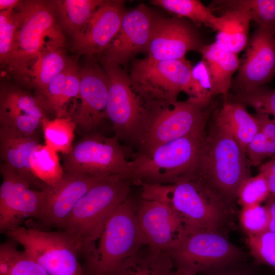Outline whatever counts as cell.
Returning <instances> with one entry per match:
<instances>
[{"mask_svg": "<svg viewBox=\"0 0 275 275\" xmlns=\"http://www.w3.org/2000/svg\"><path fill=\"white\" fill-rule=\"evenodd\" d=\"M12 48L5 66L28 82L32 69L46 53L63 48L66 38L57 21L53 1H20Z\"/></svg>", "mask_w": 275, "mask_h": 275, "instance_id": "cell-1", "label": "cell"}, {"mask_svg": "<svg viewBox=\"0 0 275 275\" xmlns=\"http://www.w3.org/2000/svg\"><path fill=\"white\" fill-rule=\"evenodd\" d=\"M250 166L246 153L230 132L214 121L190 178L207 185L231 204L242 182L251 176Z\"/></svg>", "mask_w": 275, "mask_h": 275, "instance_id": "cell-2", "label": "cell"}, {"mask_svg": "<svg viewBox=\"0 0 275 275\" xmlns=\"http://www.w3.org/2000/svg\"><path fill=\"white\" fill-rule=\"evenodd\" d=\"M143 199L163 204L194 228L219 231L230 213V204L212 189L193 179L160 184L140 182Z\"/></svg>", "mask_w": 275, "mask_h": 275, "instance_id": "cell-3", "label": "cell"}, {"mask_svg": "<svg viewBox=\"0 0 275 275\" xmlns=\"http://www.w3.org/2000/svg\"><path fill=\"white\" fill-rule=\"evenodd\" d=\"M130 181L118 176L101 178L78 201L60 227L85 255L100 237L113 213L129 198Z\"/></svg>", "mask_w": 275, "mask_h": 275, "instance_id": "cell-4", "label": "cell"}, {"mask_svg": "<svg viewBox=\"0 0 275 275\" xmlns=\"http://www.w3.org/2000/svg\"><path fill=\"white\" fill-rule=\"evenodd\" d=\"M138 204L128 198L109 217L97 244L85 255V275H115L126 259L148 244L138 222Z\"/></svg>", "mask_w": 275, "mask_h": 275, "instance_id": "cell-5", "label": "cell"}, {"mask_svg": "<svg viewBox=\"0 0 275 275\" xmlns=\"http://www.w3.org/2000/svg\"><path fill=\"white\" fill-rule=\"evenodd\" d=\"M206 137L205 129L161 145L133 160L128 180L167 184L187 179L194 174Z\"/></svg>", "mask_w": 275, "mask_h": 275, "instance_id": "cell-6", "label": "cell"}, {"mask_svg": "<svg viewBox=\"0 0 275 275\" xmlns=\"http://www.w3.org/2000/svg\"><path fill=\"white\" fill-rule=\"evenodd\" d=\"M101 64L109 82L105 119L112 122L118 139L139 141L157 100L145 95L120 65Z\"/></svg>", "mask_w": 275, "mask_h": 275, "instance_id": "cell-7", "label": "cell"}, {"mask_svg": "<svg viewBox=\"0 0 275 275\" xmlns=\"http://www.w3.org/2000/svg\"><path fill=\"white\" fill-rule=\"evenodd\" d=\"M209 104L204 106L189 99L174 102L157 101L139 140L142 153L188 134L205 129L211 112Z\"/></svg>", "mask_w": 275, "mask_h": 275, "instance_id": "cell-8", "label": "cell"}, {"mask_svg": "<svg viewBox=\"0 0 275 275\" xmlns=\"http://www.w3.org/2000/svg\"><path fill=\"white\" fill-rule=\"evenodd\" d=\"M6 234L49 275H85L78 260L79 250L64 231L18 226Z\"/></svg>", "mask_w": 275, "mask_h": 275, "instance_id": "cell-9", "label": "cell"}, {"mask_svg": "<svg viewBox=\"0 0 275 275\" xmlns=\"http://www.w3.org/2000/svg\"><path fill=\"white\" fill-rule=\"evenodd\" d=\"M118 140L116 136L99 133L87 135L63 155L65 173L79 172L100 178L118 176L128 180L133 161L127 159Z\"/></svg>", "mask_w": 275, "mask_h": 275, "instance_id": "cell-10", "label": "cell"}, {"mask_svg": "<svg viewBox=\"0 0 275 275\" xmlns=\"http://www.w3.org/2000/svg\"><path fill=\"white\" fill-rule=\"evenodd\" d=\"M168 253L177 268L197 275L232 262L241 252L219 231L196 229Z\"/></svg>", "mask_w": 275, "mask_h": 275, "instance_id": "cell-11", "label": "cell"}, {"mask_svg": "<svg viewBox=\"0 0 275 275\" xmlns=\"http://www.w3.org/2000/svg\"><path fill=\"white\" fill-rule=\"evenodd\" d=\"M192 68L185 58L152 60L147 57L132 62L129 75L150 99L174 102L179 94L184 92Z\"/></svg>", "mask_w": 275, "mask_h": 275, "instance_id": "cell-12", "label": "cell"}, {"mask_svg": "<svg viewBox=\"0 0 275 275\" xmlns=\"http://www.w3.org/2000/svg\"><path fill=\"white\" fill-rule=\"evenodd\" d=\"M0 171L3 180L0 186V231L20 226L25 218L38 219L45 207L50 187L34 190L16 171L2 162Z\"/></svg>", "mask_w": 275, "mask_h": 275, "instance_id": "cell-13", "label": "cell"}, {"mask_svg": "<svg viewBox=\"0 0 275 275\" xmlns=\"http://www.w3.org/2000/svg\"><path fill=\"white\" fill-rule=\"evenodd\" d=\"M137 216L148 245L167 253L197 229L177 211L154 201L142 199L138 204Z\"/></svg>", "mask_w": 275, "mask_h": 275, "instance_id": "cell-14", "label": "cell"}, {"mask_svg": "<svg viewBox=\"0 0 275 275\" xmlns=\"http://www.w3.org/2000/svg\"><path fill=\"white\" fill-rule=\"evenodd\" d=\"M155 19L143 3L126 11L118 33L100 56L101 63L125 66L139 53L147 52Z\"/></svg>", "mask_w": 275, "mask_h": 275, "instance_id": "cell-15", "label": "cell"}, {"mask_svg": "<svg viewBox=\"0 0 275 275\" xmlns=\"http://www.w3.org/2000/svg\"><path fill=\"white\" fill-rule=\"evenodd\" d=\"M246 47L238 73L232 80L238 92L263 86L275 76V35L272 29L257 26Z\"/></svg>", "mask_w": 275, "mask_h": 275, "instance_id": "cell-16", "label": "cell"}, {"mask_svg": "<svg viewBox=\"0 0 275 275\" xmlns=\"http://www.w3.org/2000/svg\"><path fill=\"white\" fill-rule=\"evenodd\" d=\"M205 45L196 29L185 19L176 16L156 18L147 58L152 60L182 59L190 51L200 52Z\"/></svg>", "mask_w": 275, "mask_h": 275, "instance_id": "cell-17", "label": "cell"}, {"mask_svg": "<svg viewBox=\"0 0 275 275\" xmlns=\"http://www.w3.org/2000/svg\"><path fill=\"white\" fill-rule=\"evenodd\" d=\"M126 12L124 1H104L73 37L71 50L78 56H101L118 33Z\"/></svg>", "mask_w": 275, "mask_h": 275, "instance_id": "cell-18", "label": "cell"}, {"mask_svg": "<svg viewBox=\"0 0 275 275\" xmlns=\"http://www.w3.org/2000/svg\"><path fill=\"white\" fill-rule=\"evenodd\" d=\"M80 89L70 114L76 127L89 131L105 119L109 82L104 69L90 63L79 68Z\"/></svg>", "mask_w": 275, "mask_h": 275, "instance_id": "cell-19", "label": "cell"}, {"mask_svg": "<svg viewBox=\"0 0 275 275\" xmlns=\"http://www.w3.org/2000/svg\"><path fill=\"white\" fill-rule=\"evenodd\" d=\"M41 98L13 85L3 84L0 89V126L23 134L37 135L46 116Z\"/></svg>", "mask_w": 275, "mask_h": 275, "instance_id": "cell-20", "label": "cell"}, {"mask_svg": "<svg viewBox=\"0 0 275 275\" xmlns=\"http://www.w3.org/2000/svg\"><path fill=\"white\" fill-rule=\"evenodd\" d=\"M101 178L79 172L65 173L57 186L50 187L45 207L37 219L45 226L60 228L80 198Z\"/></svg>", "mask_w": 275, "mask_h": 275, "instance_id": "cell-21", "label": "cell"}, {"mask_svg": "<svg viewBox=\"0 0 275 275\" xmlns=\"http://www.w3.org/2000/svg\"><path fill=\"white\" fill-rule=\"evenodd\" d=\"M40 144L37 135L23 134L14 129L0 126V156L4 162L15 170L30 186L39 189L48 187L33 175L30 160L34 151Z\"/></svg>", "mask_w": 275, "mask_h": 275, "instance_id": "cell-22", "label": "cell"}, {"mask_svg": "<svg viewBox=\"0 0 275 275\" xmlns=\"http://www.w3.org/2000/svg\"><path fill=\"white\" fill-rule=\"evenodd\" d=\"M79 67L76 60H71L67 67L49 84L44 93L38 96L47 112L56 117H70L67 104L75 100L79 93Z\"/></svg>", "mask_w": 275, "mask_h": 275, "instance_id": "cell-23", "label": "cell"}, {"mask_svg": "<svg viewBox=\"0 0 275 275\" xmlns=\"http://www.w3.org/2000/svg\"><path fill=\"white\" fill-rule=\"evenodd\" d=\"M210 75L213 96L222 95L224 101L232 85V76L240 66L238 54L231 52L215 41L205 45L201 50Z\"/></svg>", "mask_w": 275, "mask_h": 275, "instance_id": "cell-24", "label": "cell"}, {"mask_svg": "<svg viewBox=\"0 0 275 275\" xmlns=\"http://www.w3.org/2000/svg\"><path fill=\"white\" fill-rule=\"evenodd\" d=\"M214 121L230 132L246 153L249 144L259 130L254 115L248 112L244 104L236 101H224Z\"/></svg>", "mask_w": 275, "mask_h": 275, "instance_id": "cell-25", "label": "cell"}, {"mask_svg": "<svg viewBox=\"0 0 275 275\" xmlns=\"http://www.w3.org/2000/svg\"><path fill=\"white\" fill-rule=\"evenodd\" d=\"M217 16L215 42L225 49L238 54L249 42L251 20L243 12L227 9Z\"/></svg>", "mask_w": 275, "mask_h": 275, "instance_id": "cell-26", "label": "cell"}, {"mask_svg": "<svg viewBox=\"0 0 275 275\" xmlns=\"http://www.w3.org/2000/svg\"><path fill=\"white\" fill-rule=\"evenodd\" d=\"M174 265L167 252L147 244L126 259L115 275H169Z\"/></svg>", "mask_w": 275, "mask_h": 275, "instance_id": "cell-27", "label": "cell"}, {"mask_svg": "<svg viewBox=\"0 0 275 275\" xmlns=\"http://www.w3.org/2000/svg\"><path fill=\"white\" fill-rule=\"evenodd\" d=\"M103 0L53 1L63 28L72 37L76 35Z\"/></svg>", "mask_w": 275, "mask_h": 275, "instance_id": "cell-28", "label": "cell"}, {"mask_svg": "<svg viewBox=\"0 0 275 275\" xmlns=\"http://www.w3.org/2000/svg\"><path fill=\"white\" fill-rule=\"evenodd\" d=\"M209 7L212 11L238 9L257 26L272 29L275 25V0H218L211 2Z\"/></svg>", "mask_w": 275, "mask_h": 275, "instance_id": "cell-29", "label": "cell"}, {"mask_svg": "<svg viewBox=\"0 0 275 275\" xmlns=\"http://www.w3.org/2000/svg\"><path fill=\"white\" fill-rule=\"evenodd\" d=\"M71 60L62 48L46 53L34 66L28 83L36 89L37 96L42 95L51 81L67 67Z\"/></svg>", "mask_w": 275, "mask_h": 275, "instance_id": "cell-30", "label": "cell"}, {"mask_svg": "<svg viewBox=\"0 0 275 275\" xmlns=\"http://www.w3.org/2000/svg\"><path fill=\"white\" fill-rule=\"evenodd\" d=\"M11 240L0 245V275H49L24 251L17 249Z\"/></svg>", "mask_w": 275, "mask_h": 275, "instance_id": "cell-31", "label": "cell"}, {"mask_svg": "<svg viewBox=\"0 0 275 275\" xmlns=\"http://www.w3.org/2000/svg\"><path fill=\"white\" fill-rule=\"evenodd\" d=\"M57 153L46 145H40L33 153L30 160L34 176L51 188L60 183L65 173Z\"/></svg>", "mask_w": 275, "mask_h": 275, "instance_id": "cell-32", "label": "cell"}, {"mask_svg": "<svg viewBox=\"0 0 275 275\" xmlns=\"http://www.w3.org/2000/svg\"><path fill=\"white\" fill-rule=\"evenodd\" d=\"M152 3L197 25L204 24L215 31L217 16L210 8L198 0H153Z\"/></svg>", "mask_w": 275, "mask_h": 275, "instance_id": "cell-33", "label": "cell"}, {"mask_svg": "<svg viewBox=\"0 0 275 275\" xmlns=\"http://www.w3.org/2000/svg\"><path fill=\"white\" fill-rule=\"evenodd\" d=\"M76 127L70 117L46 118L42 124L45 145L63 155L70 152L73 147Z\"/></svg>", "mask_w": 275, "mask_h": 275, "instance_id": "cell-34", "label": "cell"}, {"mask_svg": "<svg viewBox=\"0 0 275 275\" xmlns=\"http://www.w3.org/2000/svg\"><path fill=\"white\" fill-rule=\"evenodd\" d=\"M188 99L204 106L211 103L213 96L211 79L205 62L202 60L191 70L189 82L184 91Z\"/></svg>", "mask_w": 275, "mask_h": 275, "instance_id": "cell-35", "label": "cell"}, {"mask_svg": "<svg viewBox=\"0 0 275 275\" xmlns=\"http://www.w3.org/2000/svg\"><path fill=\"white\" fill-rule=\"evenodd\" d=\"M253 107L256 113L272 115L275 121V90L262 86L237 92L234 100Z\"/></svg>", "mask_w": 275, "mask_h": 275, "instance_id": "cell-36", "label": "cell"}, {"mask_svg": "<svg viewBox=\"0 0 275 275\" xmlns=\"http://www.w3.org/2000/svg\"><path fill=\"white\" fill-rule=\"evenodd\" d=\"M270 195L267 180L260 173L245 179L239 187L237 198L242 207L260 204Z\"/></svg>", "mask_w": 275, "mask_h": 275, "instance_id": "cell-37", "label": "cell"}, {"mask_svg": "<svg viewBox=\"0 0 275 275\" xmlns=\"http://www.w3.org/2000/svg\"><path fill=\"white\" fill-rule=\"evenodd\" d=\"M269 219V213L266 206L255 204L242 207L240 222L248 236L258 235L267 231Z\"/></svg>", "mask_w": 275, "mask_h": 275, "instance_id": "cell-38", "label": "cell"}, {"mask_svg": "<svg viewBox=\"0 0 275 275\" xmlns=\"http://www.w3.org/2000/svg\"><path fill=\"white\" fill-rule=\"evenodd\" d=\"M248 244L257 261L275 268V232L267 230L258 235H249Z\"/></svg>", "mask_w": 275, "mask_h": 275, "instance_id": "cell-39", "label": "cell"}, {"mask_svg": "<svg viewBox=\"0 0 275 275\" xmlns=\"http://www.w3.org/2000/svg\"><path fill=\"white\" fill-rule=\"evenodd\" d=\"M16 28L14 9L0 12V62L5 66L11 53Z\"/></svg>", "mask_w": 275, "mask_h": 275, "instance_id": "cell-40", "label": "cell"}, {"mask_svg": "<svg viewBox=\"0 0 275 275\" xmlns=\"http://www.w3.org/2000/svg\"><path fill=\"white\" fill-rule=\"evenodd\" d=\"M246 155L251 166H256L267 157V146L266 138L260 131L255 135L249 144Z\"/></svg>", "mask_w": 275, "mask_h": 275, "instance_id": "cell-41", "label": "cell"}, {"mask_svg": "<svg viewBox=\"0 0 275 275\" xmlns=\"http://www.w3.org/2000/svg\"><path fill=\"white\" fill-rule=\"evenodd\" d=\"M259 170L267 180L270 194L275 198V157L262 164Z\"/></svg>", "mask_w": 275, "mask_h": 275, "instance_id": "cell-42", "label": "cell"}, {"mask_svg": "<svg viewBox=\"0 0 275 275\" xmlns=\"http://www.w3.org/2000/svg\"><path fill=\"white\" fill-rule=\"evenodd\" d=\"M269 213V223L268 231L275 232V198L266 206Z\"/></svg>", "mask_w": 275, "mask_h": 275, "instance_id": "cell-43", "label": "cell"}, {"mask_svg": "<svg viewBox=\"0 0 275 275\" xmlns=\"http://www.w3.org/2000/svg\"><path fill=\"white\" fill-rule=\"evenodd\" d=\"M20 1L18 0H0L1 11L14 9Z\"/></svg>", "mask_w": 275, "mask_h": 275, "instance_id": "cell-44", "label": "cell"}, {"mask_svg": "<svg viewBox=\"0 0 275 275\" xmlns=\"http://www.w3.org/2000/svg\"><path fill=\"white\" fill-rule=\"evenodd\" d=\"M213 275H250L247 272L242 271H233L218 273Z\"/></svg>", "mask_w": 275, "mask_h": 275, "instance_id": "cell-45", "label": "cell"}, {"mask_svg": "<svg viewBox=\"0 0 275 275\" xmlns=\"http://www.w3.org/2000/svg\"><path fill=\"white\" fill-rule=\"evenodd\" d=\"M169 275H190L180 269L177 268L175 270H172Z\"/></svg>", "mask_w": 275, "mask_h": 275, "instance_id": "cell-46", "label": "cell"}, {"mask_svg": "<svg viewBox=\"0 0 275 275\" xmlns=\"http://www.w3.org/2000/svg\"><path fill=\"white\" fill-rule=\"evenodd\" d=\"M272 30L275 35V25L272 28Z\"/></svg>", "mask_w": 275, "mask_h": 275, "instance_id": "cell-47", "label": "cell"}]
</instances>
